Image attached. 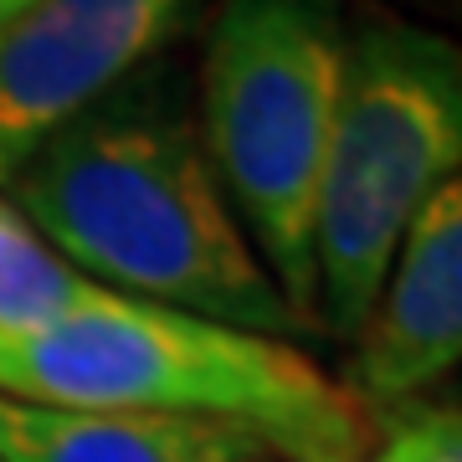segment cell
Here are the masks:
<instances>
[{
	"label": "cell",
	"mask_w": 462,
	"mask_h": 462,
	"mask_svg": "<svg viewBox=\"0 0 462 462\" xmlns=\"http://www.w3.org/2000/svg\"><path fill=\"white\" fill-rule=\"evenodd\" d=\"M5 196L108 293L288 345L309 334L231 216L200 129L170 103L108 93L51 134Z\"/></svg>",
	"instance_id": "cell-1"
},
{
	"label": "cell",
	"mask_w": 462,
	"mask_h": 462,
	"mask_svg": "<svg viewBox=\"0 0 462 462\" xmlns=\"http://www.w3.org/2000/svg\"><path fill=\"white\" fill-rule=\"evenodd\" d=\"M0 396L221 421L263 437L288 462L370 452V411L298 345L118 293L42 329L0 334Z\"/></svg>",
	"instance_id": "cell-2"
},
{
	"label": "cell",
	"mask_w": 462,
	"mask_h": 462,
	"mask_svg": "<svg viewBox=\"0 0 462 462\" xmlns=\"http://www.w3.org/2000/svg\"><path fill=\"white\" fill-rule=\"evenodd\" d=\"M345 36L339 0H221L200 62L206 160L309 334H319L314 221L345 83Z\"/></svg>",
	"instance_id": "cell-3"
},
{
	"label": "cell",
	"mask_w": 462,
	"mask_h": 462,
	"mask_svg": "<svg viewBox=\"0 0 462 462\" xmlns=\"http://www.w3.org/2000/svg\"><path fill=\"white\" fill-rule=\"evenodd\" d=\"M457 175L462 42L385 5L365 11L345 36V83L319 185V334L355 345L411 216Z\"/></svg>",
	"instance_id": "cell-4"
},
{
	"label": "cell",
	"mask_w": 462,
	"mask_h": 462,
	"mask_svg": "<svg viewBox=\"0 0 462 462\" xmlns=\"http://www.w3.org/2000/svg\"><path fill=\"white\" fill-rule=\"evenodd\" d=\"M200 0H36L0 42V190L51 134L134 83Z\"/></svg>",
	"instance_id": "cell-5"
},
{
	"label": "cell",
	"mask_w": 462,
	"mask_h": 462,
	"mask_svg": "<svg viewBox=\"0 0 462 462\" xmlns=\"http://www.w3.org/2000/svg\"><path fill=\"white\" fill-rule=\"evenodd\" d=\"M452 370H462V175L411 216L355 334L349 391L360 406H396Z\"/></svg>",
	"instance_id": "cell-6"
},
{
	"label": "cell",
	"mask_w": 462,
	"mask_h": 462,
	"mask_svg": "<svg viewBox=\"0 0 462 462\" xmlns=\"http://www.w3.org/2000/svg\"><path fill=\"white\" fill-rule=\"evenodd\" d=\"M0 462H288L221 421L139 411H72L0 396Z\"/></svg>",
	"instance_id": "cell-7"
},
{
	"label": "cell",
	"mask_w": 462,
	"mask_h": 462,
	"mask_svg": "<svg viewBox=\"0 0 462 462\" xmlns=\"http://www.w3.org/2000/svg\"><path fill=\"white\" fill-rule=\"evenodd\" d=\"M103 293L108 288L88 282L78 267H67L47 236L21 216L16 200L0 190V334L57 324Z\"/></svg>",
	"instance_id": "cell-8"
},
{
	"label": "cell",
	"mask_w": 462,
	"mask_h": 462,
	"mask_svg": "<svg viewBox=\"0 0 462 462\" xmlns=\"http://www.w3.org/2000/svg\"><path fill=\"white\" fill-rule=\"evenodd\" d=\"M411 462H462V411H421L401 421Z\"/></svg>",
	"instance_id": "cell-9"
},
{
	"label": "cell",
	"mask_w": 462,
	"mask_h": 462,
	"mask_svg": "<svg viewBox=\"0 0 462 462\" xmlns=\"http://www.w3.org/2000/svg\"><path fill=\"white\" fill-rule=\"evenodd\" d=\"M355 462H411V447H406V431H391L385 442L375 447V452H365V457H355Z\"/></svg>",
	"instance_id": "cell-10"
},
{
	"label": "cell",
	"mask_w": 462,
	"mask_h": 462,
	"mask_svg": "<svg viewBox=\"0 0 462 462\" xmlns=\"http://www.w3.org/2000/svg\"><path fill=\"white\" fill-rule=\"evenodd\" d=\"M32 5H36V0H0V42H5V32H11Z\"/></svg>",
	"instance_id": "cell-11"
}]
</instances>
